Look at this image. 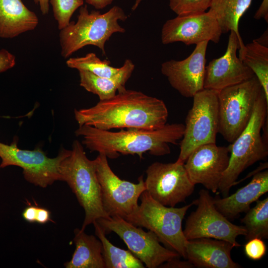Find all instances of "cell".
<instances>
[{
	"mask_svg": "<svg viewBox=\"0 0 268 268\" xmlns=\"http://www.w3.org/2000/svg\"><path fill=\"white\" fill-rule=\"evenodd\" d=\"M168 116V109L163 100L126 88L91 107L74 110L79 126L85 125L106 131L156 130L166 124Z\"/></svg>",
	"mask_w": 268,
	"mask_h": 268,
	"instance_id": "obj_1",
	"label": "cell"
},
{
	"mask_svg": "<svg viewBox=\"0 0 268 268\" xmlns=\"http://www.w3.org/2000/svg\"><path fill=\"white\" fill-rule=\"evenodd\" d=\"M184 131L185 125L181 123L166 124L153 130L128 129L118 132L84 125L79 126L75 134L83 137L82 143L90 151L104 153L107 158H116L122 154H136L142 159L145 152L154 156L170 154L169 144H177Z\"/></svg>",
	"mask_w": 268,
	"mask_h": 268,
	"instance_id": "obj_2",
	"label": "cell"
},
{
	"mask_svg": "<svg viewBox=\"0 0 268 268\" xmlns=\"http://www.w3.org/2000/svg\"><path fill=\"white\" fill-rule=\"evenodd\" d=\"M127 15L120 6L115 5L108 11L98 10L89 12L86 5L81 6L76 22L70 21L59 34L61 55L65 59L85 46L99 48L105 55V45L115 33H125L119 21H125Z\"/></svg>",
	"mask_w": 268,
	"mask_h": 268,
	"instance_id": "obj_3",
	"label": "cell"
},
{
	"mask_svg": "<svg viewBox=\"0 0 268 268\" xmlns=\"http://www.w3.org/2000/svg\"><path fill=\"white\" fill-rule=\"evenodd\" d=\"M60 173L61 181L68 184L84 209L81 230L99 218L109 217L102 204L95 160L88 158L78 140L73 142L70 154L61 162Z\"/></svg>",
	"mask_w": 268,
	"mask_h": 268,
	"instance_id": "obj_4",
	"label": "cell"
},
{
	"mask_svg": "<svg viewBox=\"0 0 268 268\" xmlns=\"http://www.w3.org/2000/svg\"><path fill=\"white\" fill-rule=\"evenodd\" d=\"M268 101L264 90L255 105L246 128L231 143L229 165L221 179L218 191L223 197L228 196L231 187L245 169L268 155V141L261 134L268 119Z\"/></svg>",
	"mask_w": 268,
	"mask_h": 268,
	"instance_id": "obj_5",
	"label": "cell"
},
{
	"mask_svg": "<svg viewBox=\"0 0 268 268\" xmlns=\"http://www.w3.org/2000/svg\"><path fill=\"white\" fill-rule=\"evenodd\" d=\"M137 208L125 219L133 225L153 232L160 242L186 259L187 240L182 229V221L194 201L181 207L164 205L144 191Z\"/></svg>",
	"mask_w": 268,
	"mask_h": 268,
	"instance_id": "obj_6",
	"label": "cell"
},
{
	"mask_svg": "<svg viewBox=\"0 0 268 268\" xmlns=\"http://www.w3.org/2000/svg\"><path fill=\"white\" fill-rule=\"evenodd\" d=\"M263 91L255 75L218 91V133L232 143L247 126Z\"/></svg>",
	"mask_w": 268,
	"mask_h": 268,
	"instance_id": "obj_7",
	"label": "cell"
},
{
	"mask_svg": "<svg viewBox=\"0 0 268 268\" xmlns=\"http://www.w3.org/2000/svg\"><path fill=\"white\" fill-rule=\"evenodd\" d=\"M218 91L204 88L193 97L185 120L177 161L184 163L191 152L202 144L215 143L218 133Z\"/></svg>",
	"mask_w": 268,
	"mask_h": 268,
	"instance_id": "obj_8",
	"label": "cell"
},
{
	"mask_svg": "<svg viewBox=\"0 0 268 268\" xmlns=\"http://www.w3.org/2000/svg\"><path fill=\"white\" fill-rule=\"evenodd\" d=\"M70 150L62 148L54 158L48 157L39 147L33 150L22 149L14 138L8 145L0 142V168L16 166L23 169L25 179L35 186L46 188L56 181H61L60 166Z\"/></svg>",
	"mask_w": 268,
	"mask_h": 268,
	"instance_id": "obj_9",
	"label": "cell"
},
{
	"mask_svg": "<svg viewBox=\"0 0 268 268\" xmlns=\"http://www.w3.org/2000/svg\"><path fill=\"white\" fill-rule=\"evenodd\" d=\"M194 202L197 208L188 217L183 230L187 240L211 238L229 242L235 247L241 246L236 238L245 236L246 229L243 225L231 223L217 209L208 190H201L199 198Z\"/></svg>",
	"mask_w": 268,
	"mask_h": 268,
	"instance_id": "obj_10",
	"label": "cell"
},
{
	"mask_svg": "<svg viewBox=\"0 0 268 268\" xmlns=\"http://www.w3.org/2000/svg\"><path fill=\"white\" fill-rule=\"evenodd\" d=\"M94 160L105 213L108 216L125 219L137 208L138 200L146 191L143 176L137 183L122 180L113 172L104 153H99Z\"/></svg>",
	"mask_w": 268,
	"mask_h": 268,
	"instance_id": "obj_11",
	"label": "cell"
},
{
	"mask_svg": "<svg viewBox=\"0 0 268 268\" xmlns=\"http://www.w3.org/2000/svg\"><path fill=\"white\" fill-rule=\"evenodd\" d=\"M96 221L106 232L115 233L146 268H158L170 260L180 257L176 252L162 246L153 232L145 231L122 217L109 216L99 218Z\"/></svg>",
	"mask_w": 268,
	"mask_h": 268,
	"instance_id": "obj_12",
	"label": "cell"
},
{
	"mask_svg": "<svg viewBox=\"0 0 268 268\" xmlns=\"http://www.w3.org/2000/svg\"><path fill=\"white\" fill-rule=\"evenodd\" d=\"M146 191L156 201L171 207L183 202L193 193L195 185L189 178L184 163L155 162L145 171Z\"/></svg>",
	"mask_w": 268,
	"mask_h": 268,
	"instance_id": "obj_13",
	"label": "cell"
},
{
	"mask_svg": "<svg viewBox=\"0 0 268 268\" xmlns=\"http://www.w3.org/2000/svg\"><path fill=\"white\" fill-rule=\"evenodd\" d=\"M230 145L218 146L215 143L201 145L189 154L184 166L192 182L201 184L213 193L218 191L222 177L227 168Z\"/></svg>",
	"mask_w": 268,
	"mask_h": 268,
	"instance_id": "obj_14",
	"label": "cell"
},
{
	"mask_svg": "<svg viewBox=\"0 0 268 268\" xmlns=\"http://www.w3.org/2000/svg\"><path fill=\"white\" fill-rule=\"evenodd\" d=\"M222 33L216 19L207 11L178 15L168 20L162 26L161 39L163 44L180 42L190 45L203 41L217 43Z\"/></svg>",
	"mask_w": 268,
	"mask_h": 268,
	"instance_id": "obj_15",
	"label": "cell"
},
{
	"mask_svg": "<svg viewBox=\"0 0 268 268\" xmlns=\"http://www.w3.org/2000/svg\"><path fill=\"white\" fill-rule=\"evenodd\" d=\"M208 42L203 41L196 45L191 54L183 60H171L161 65L162 74L171 86L185 97H193L204 89Z\"/></svg>",
	"mask_w": 268,
	"mask_h": 268,
	"instance_id": "obj_16",
	"label": "cell"
},
{
	"mask_svg": "<svg viewBox=\"0 0 268 268\" xmlns=\"http://www.w3.org/2000/svg\"><path fill=\"white\" fill-rule=\"evenodd\" d=\"M239 47L237 35L230 31L224 54L213 59L206 66L204 88L219 91L255 76L253 71L237 57V51Z\"/></svg>",
	"mask_w": 268,
	"mask_h": 268,
	"instance_id": "obj_17",
	"label": "cell"
},
{
	"mask_svg": "<svg viewBox=\"0 0 268 268\" xmlns=\"http://www.w3.org/2000/svg\"><path fill=\"white\" fill-rule=\"evenodd\" d=\"M234 247L224 240L206 238L189 240L186 246V259L199 268H242L231 258Z\"/></svg>",
	"mask_w": 268,
	"mask_h": 268,
	"instance_id": "obj_18",
	"label": "cell"
},
{
	"mask_svg": "<svg viewBox=\"0 0 268 268\" xmlns=\"http://www.w3.org/2000/svg\"><path fill=\"white\" fill-rule=\"evenodd\" d=\"M268 191V170L255 174L251 181L235 193L223 198H213L217 209L228 219L246 212L250 205Z\"/></svg>",
	"mask_w": 268,
	"mask_h": 268,
	"instance_id": "obj_19",
	"label": "cell"
},
{
	"mask_svg": "<svg viewBox=\"0 0 268 268\" xmlns=\"http://www.w3.org/2000/svg\"><path fill=\"white\" fill-rule=\"evenodd\" d=\"M39 23L36 13L22 0H0V37L13 38L34 30Z\"/></svg>",
	"mask_w": 268,
	"mask_h": 268,
	"instance_id": "obj_20",
	"label": "cell"
},
{
	"mask_svg": "<svg viewBox=\"0 0 268 268\" xmlns=\"http://www.w3.org/2000/svg\"><path fill=\"white\" fill-rule=\"evenodd\" d=\"M135 66L127 59L119 72L113 77H105L96 75L85 70H78L80 85L87 91L97 95L100 100L109 99L116 94L117 91L125 88Z\"/></svg>",
	"mask_w": 268,
	"mask_h": 268,
	"instance_id": "obj_21",
	"label": "cell"
},
{
	"mask_svg": "<svg viewBox=\"0 0 268 268\" xmlns=\"http://www.w3.org/2000/svg\"><path fill=\"white\" fill-rule=\"evenodd\" d=\"M74 233L75 249L71 260L65 263V268H105L100 240L81 229H75Z\"/></svg>",
	"mask_w": 268,
	"mask_h": 268,
	"instance_id": "obj_22",
	"label": "cell"
},
{
	"mask_svg": "<svg viewBox=\"0 0 268 268\" xmlns=\"http://www.w3.org/2000/svg\"><path fill=\"white\" fill-rule=\"evenodd\" d=\"M253 0H212L207 11L218 22L222 33L234 32L240 47L244 44L239 32L241 18L251 6Z\"/></svg>",
	"mask_w": 268,
	"mask_h": 268,
	"instance_id": "obj_23",
	"label": "cell"
},
{
	"mask_svg": "<svg viewBox=\"0 0 268 268\" xmlns=\"http://www.w3.org/2000/svg\"><path fill=\"white\" fill-rule=\"evenodd\" d=\"M239 58L259 80L268 101V46L256 39L239 48Z\"/></svg>",
	"mask_w": 268,
	"mask_h": 268,
	"instance_id": "obj_24",
	"label": "cell"
},
{
	"mask_svg": "<svg viewBox=\"0 0 268 268\" xmlns=\"http://www.w3.org/2000/svg\"><path fill=\"white\" fill-rule=\"evenodd\" d=\"M95 233L102 245L105 268H144V265L129 250L118 248L107 239L104 229L96 221L93 223Z\"/></svg>",
	"mask_w": 268,
	"mask_h": 268,
	"instance_id": "obj_25",
	"label": "cell"
},
{
	"mask_svg": "<svg viewBox=\"0 0 268 268\" xmlns=\"http://www.w3.org/2000/svg\"><path fill=\"white\" fill-rule=\"evenodd\" d=\"M241 219L246 230L247 241L258 238H268V198L258 200L256 205L250 208Z\"/></svg>",
	"mask_w": 268,
	"mask_h": 268,
	"instance_id": "obj_26",
	"label": "cell"
},
{
	"mask_svg": "<svg viewBox=\"0 0 268 268\" xmlns=\"http://www.w3.org/2000/svg\"><path fill=\"white\" fill-rule=\"evenodd\" d=\"M108 60H101L95 53H89L85 56L70 58L66 61L67 66L77 70H85L93 74L105 77H112L120 70L110 65Z\"/></svg>",
	"mask_w": 268,
	"mask_h": 268,
	"instance_id": "obj_27",
	"label": "cell"
},
{
	"mask_svg": "<svg viewBox=\"0 0 268 268\" xmlns=\"http://www.w3.org/2000/svg\"><path fill=\"white\" fill-rule=\"evenodd\" d=\"M53 15L61 30L67 26L75 10L83 4V0H50Z\"/></svg>",
	"mask_w": 268,
	"mask_h": 268,
	"instance_id": "obj_28",
	"label": "cell"
},
{
	"mask_svg": "<svg viewBox=\"0 0 268 268\" xmlns=\"http://www.w3.org/2000/svg\"><path fill=\"white\" fill-rule=\"evenodd\" d=\"M212 0H169V5L177 15L201 13L209 9Z\"/></svg>",
	"mask_w": 268,
	"mask_h": 268,
	"instance_id": "obj_29",
	"label": "cell"
},
{
	"mask_svg": "<svg viewBox=\"0 0 268 268\" xmlns=\"http://www.w3.org/2000/svg\"><path fill=\"white\" fill-rule=\"evenodd\" d=\"M244 245V252L249 259L257 261L261 259L267 252V246L264 241L255 238L247 241Z\"/></svg>",
	"mask_w": 268,
	"mask_h": 268,
	"instance_id": "obj_30",
	"label": "cell"
},
{
	"mask_svg": "<svg viewBox=\"0 0 268 268\" xmlns=\"http://www.w3.org/2000/svg\"><path fill=\"white\" fill-rule=\"evenodd\" d=\"M15 65V57L5 49L0 50V73L11 68Z\"/></svg>",
	"mask_w": 268,
	"mask_h": 268,
	"instance_id": "obj_31",
	"label": "cell"
},
{
	"mask_svg": "<svg viewBox=\"0 0 268 268\" xmlns=\"http://www.w3.org/2000/svg\"><path fill=\"white\" fill-rule=\"evenodd\" d=\"M159 268H192L194 266L188 260L181 261L179 258L170 260L160 266Z\"/></svg>",
	"mask_w": 268,
	"mask_h": 268,
	"instance_id": "obj_32",
	"label": "cell"
},
{
	"mask_svg": "<svg viewBox=\"0 0 268 268\" xmlns=\"http://www.w3.org/2000/svg\"><path fill=\"white\" fill-rule=\"evenodd\" d=\"M37 206L29 205L23 210L22 216L23 218L29 223L36 222Z\"/></svg>",
	"mask_w": 268,
	"mask_h": 268,
	"instance_id": "obj_33",
	"label": "cell"
},
{
	"mask_svg": "<svg viewBox=\"0 0 268 268\" xmlns=\"http://www.w3.org/2000/svg\"><path fill=\"white\" fill-rule=\"evenodd\" d=\"M51 221V212L45 208L38 207L36 222L39 224H45Z\"/></svg>",
	"mask_w": 268,
	"mask_h": 268,
	"instance_id": "obj_34",
	"label": "cell"
},
{
	"mask_svg": "<svg viewBox=\"0 0 268 268\" xmlns=\"http://www.w3.org/2000/svg\"><path fill=\"white\" fill-rule=\"evenodd\" d=\"M254 18L256 19L264 18L268 22V0H263L259 8L256 12Z\"/></svg>",
	"mask_w": 268,
	"mask_h": 268,
	"instance_id": "obj_35",
	"label": "cell"
},
{
	"mask_svg": "<svg viewBox=\"0 0 268 268\" xmlns=\"http://www.w3.org/2000/svg\"><path fill=\"white\" fill-rule=\"evenodd\" d=\"M85 2L96 9H103L112 4L114 0H85Z\"/></svg>",
	"mask_w": 268,
	"mask_h": 268,
	"instance_id": "obj_36",
	"label": "cell"
},
{
	"mask_svg": "<svg viewBox=\"0 0 268 268\" xmlns=\"http://www.w3.org/2000/svg\"><path fill=\"white\" fill-rule=\"evenodd\" d=\"M50 0H34L35 4L40 6V11L43 15H46L49 10Z\"/></svg>",
	"mask_w": 268,
	"mask_h": 268,
	"instance_id": "obj_37",
	"label": "cell"
},
{
	"mask_svg": "<svg viewBox=\"0 0 268 268\" xmlns=\"http://www.w3.org/2000/svg\"><path fill=\"white\" fill-rule=\"evenodd\" d=\"M142 0H135L134 3L132 7V10L133 11L135 10Z\"/></svg>",
	"mask_w": 268,
	"mask_h": 268,
	"instance_id": "obj_38",
	"label": "cell"
}]
</instances>
